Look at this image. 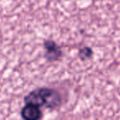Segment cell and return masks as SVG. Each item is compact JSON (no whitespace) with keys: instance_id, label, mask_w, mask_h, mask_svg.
I'll list each match as a JSON object with an SVG mask.
<instances>
[{"instance_id":"obj_3","label":"cell","mask_w":120,"mask_h":120,"mask_svg":"<svg viewBox=\"0 0 120 120\" xmlns=\"http://www.w3.org/2000/svg\"><path fill=\"white\" fill-rule=\"evenodd\" d=\"M45 50H46V58L49 61H55L60 58L62 52L60 47L54 41L48 40L44 43Z\"/></svg>"},{"instance_id":"obj_1","label":"cell","mask_w":120,"mask_h":120,"mask_svg":"<svg viewBox=\"0 0 120 120\" xmlns=\"http://www.w3.org/2000/svg\"><path fill=\"white\" fill-rule=\"evenodd\" d=\"M25 104H31L40 106H45L48 109L58 107L61 102V98L57 91L49 88H40L30 92L25 97Z\"/></svg>"},{"instance_id":"obj_4","label":"cell","mask_w":120,"mask_h":120,"mask_svg":"<svg viewBox=\"0 0 120 120\" xmlns=\"http://www.w3.org/2000/svg\"><path fill=\"white\" fill-rule=\"evenodd\" d=\"M92 55V50L90 48H88V47H84L83 49L79 50V57L82 60H85L91 58Z\"/></svg>"},{"instance_id":"obj_2","label":"cell","mask_w":120,"mask_h":120,"mask_svg":"<svg viewBox=\"0 0 120 120\" xmlns=\"http://www.w3.org/2000/svg\"><path fill=\"white\" fill-rule=\"evenodd\" d=\"M21 117L26 120H37L42 117L39 107L34 104H26L21 110Z\"/></svg>"}]
</instances>
